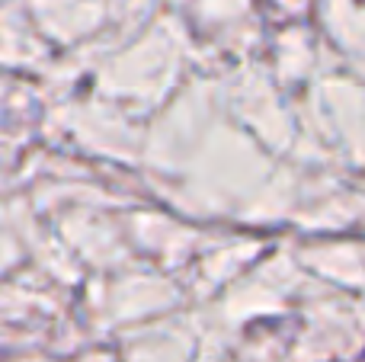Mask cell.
Segmentation results:
<instances>
[{
    "instance_id": "1",
    "label": "cell",
    "mask_w": 365,
    "mask_h": 362,
    "mask_svg": "<svg viewBox=\"0 0 365 362\" xmlns=\"http://www.w3.org/2000/svg\"><path fill=\"white\" fill-rule=\"evenodd\" d=\"M362 362H365V356H362Z\"/></svg>"
}]
</instances>
